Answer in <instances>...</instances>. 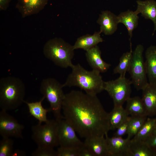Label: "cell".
<instances>
[{"mask_svg":"<svg viewBox=\"0 0 156 156\" xmlns=\"http://www.w3.org/2000/svg\"><path fill=\"white\" fill-rule=\"evenodd\" d=\"M62 110L64 118L82 138L105 136L109 130L108 113L96 95L72 90L65 94Z\"/></svg>","mask_w":156,"mask_h":156,"instance_id":"obj_1","label":"cell"},{"mask_svg":"<svg viewBox=\"0 0 156 156\" xmlns=\"http://www.w3.org/2000/svg\"><path fill=\"white\" fill-rule=\"evenodd\" d=\"M64 87H77L90 95L96 96L104 90V82L100 73L92 70L89 71L80 64L73 65Z\"/></svg>","mask_w":156,"mask_h":156,"instance_id":"obj_2","label":"cell"},{"mask_svg":"<svg viewBox=\"0 0 156 156\" xmlns=\"http://www.w3.org/2000/svg\"><path fill=\"white\" fill-rule=\"evenodd\" d=\"M25 86L19 78L13 76L0 80V107L6 111L15 109L24 102Z\"/></svg>","mask_w":156,"mask_h":156,"instance_id":"obj_3","label":"cell"},{"mask_svg":"<svg viewBox=\"0 0 156 156\" xmlns=\"http://www.w3.org/2000/svg\"><path fill=\"white\" fill-rule=\"evenodd\" d=\"M73 46L60 38H55L47 41L43 48L47 58L56 65L62 68H71L74 55Z\"/></svg>","mask_w":156,"mask_h":156,"instance_id":"obj_4","label":"cell"},{"mask_svg":"<svg viewBox=\"0 0 156 156\" xmlns=\"http://www.w3.org/2000/svg\"><path fill=\"white\" fill-rule=\"evenodd\" d=\"M63 84L55 79L48 78L42 80L40 88L41 93L49 103L50 111L53 113L55 119L57 122L64 118L61 113L65 96L63 91Z\"/></svg>","mask_w":156,"mask_h":156,"instance_id":"obj_5","label":"cell"},{"mask_svg":"<svg viewBox=\"0 0 156 156\" xmlns=\"http://www.w3.org/2000/svg\"><path fill=\"white\" fill-rule=\"evenodd\" d=\"M45 123H38L32 127V138L38 147L54 148L59 146L58 122L55 119L48 120Z\"/></svg>","mask_w":156,"mask_h":156,"instance_id":"obj_6","label":"cell"},{"mask_svg":"<svg viewBox=\"0 0 156 156\" xmlns=\"http://www.w3.org/2000/svg\"><path fill=\"white\" fill-rule=\"evenodd\" d=\"M143 46L138 45L132 52L131 63L128 72L132 83L138 90H142L148 83L145 62L143 53Z\"/></svg>","mask_w":156,"mask_h":156,"instance_id":"obj_7","label":"cell"},{"mask_svg":"<svg viewBox=\"0 0 156 156\" xmlns=\"http://www.w3.org/2000/svg\"><path fill=\"white\" fill-rule=\"evenodd\" d=\"M131 84V81L120 76L114 80L104 82V90L112 99L114 106H122L130 97Z\"/></svg>","mask_w":156,"mask_h":156,"instance_id":"obj_8","label":"cell"},{"mask_svg":"<svg viewBox=\"0 0 156 156\" xmlns=\"http://www.w3.org/2000/svg\"><path fill=\"white\" fill-rule=\"evenodd\" d=\"M58 140L59 146L65 147L81 148L84 146L77 137L73 127L63 118L58 122Z\"/></svg>","mask_w":156,"mask_h":156,"instance_id":"obj_9","label":"cell"},{"mask_svg":"<svg viewBox=\"0 0 156 156\" xmlns=\"http://www.w3.org/2000/svg\"><path fill=\"white\" fill-rule=\"evenodd\" d=\"M23 125L19 123L7 111L1 110L0 112V135L2 138H23Z\"/></svg>","mask_w":156,"mask_h":156,"instance_id":"obj_10","label":"cell"},{"mask_svg":"<svg viewBox=\"0 0 156 156\" xmlns=\"http://www.w3.org/2000/svg\"><path fill=\"white\" fill-rule=\"evenodd\" d=\"M109 156H129L131 139L127 137L105 136Z\"/></svg>","mask_w":156,"mask_h":156,"instance_id":"obj_11","label":"cell"},{"mask_svg":"<svg viewBox=\"0 0 156 156\" xmlns=\"http://www.w3.org/2000/svg\"><path fill=\"white\" fill-rule=\"evenodd\" d=\"M49 0H18L15 8L22 18L36 14L43 10Z\"/></svg>","mask_w":156,"mask_h":156,"instance_id":"obj_12","label":"cell"},{"mask_svg":"<svg viewBox=\"0 0 156 156\" xmlns=\"http://www.w3.org/2000/svg\"><path fill=\"white\" fill-rule=\"evenodd\" d=\"M97 23L100 25V31L107 35L114 34L119 24L117 16L108 10L101 12Z\"/></svg>","mask_w":156,"mask_h":156,"instance_id":"obj_13","label":"cell"},{"mask_svg":"<svg viewBox=\"0 0 156 156\" xmlns=\"http://www.w3.org/2000/svg\"><path fill=\"white\" fill-rule=\"evenodd\" d=\"M87 61L92 70L104 73L109 68L111 65L104 61L101 57V51L97 45L86 51Z\"/></svg>","mask_w":156,"mask_h":156,"instance_id":"obj_14","label":"cell"},{"mask_svg":"<svg viewBox=\"0 0 156 156\" xmlns=\"http://www.w3.org/2000/svg\"><path fill=\"white\" fill-rule=\"evenodd\" d=\"M142 91V99L147 116H156V83L148 82Z\"/></svg>","mask_w":156,"mask_h":156,"instance_id":"obj_15","label":"cell"},{"mask_svg":"<svg viewBox=\"0 0 156 156\" xmlns=\"http://www.w3.org/2000/svg\"><path fill=\"white\" fill-rule=\"evenodd\" d=\"M84 143L91 151L94 156H109L106 139L104 136L85 139Z\"/></svg>","mask_w":156,"mask_h":156,"instance_id":"obj_16","label":"cell"},{"mask_svg":"<svg viewBox=\"0 0 156 156\" xmlns=\"http://www.w3.org/2000/svg\"><path fill=\"white\" fill-rule=\"evenodd\" d=\"M137 8L135 10L138 14H141L145 19L153 22L154 29L153 35L156 31V1L154 0H137Z\"/></svg>","mask_w":156,"mask_h":156,"instance_id":"obj_17","label":"cell"},{"mask_svg":"<svg viewBox=\"0 0 156 156\" xmlns=\"http://www.w3.org/2000/svg\"><path fill=\"white\" fill-rule=\"evenodd\" d=\"M145 62L148 82L156 83V46L151 45L145 53Z\"/></svg>","mask_w":156,"mask_h":156,"instance_id":"obj_18","label":"cell"},{"mask_svg":"<svg viewBox=\"0 0 156 156\" xmlns=\"http://www.w3.org/2000/svg\"><path fill=\"white\" fill-rule=\"evenodd\" d=\"M101 32H95L93 34H89L78 38L73 46L74 50L82 49L86 51L103 42V40L101 36Z\"/></svg>","mask_w":156,"mask_h":156,"instance_id":"obj_19","label":"cell"},{"mask_svg":"<svg viewBox=\"0 0 156 156\" xmlns=\"http://www.w3.org/2000/svg\"><path fill=\"white\" fill-rule=\"evenodd\" d=\"M138 14L135 11L128 10L121 12L117 16L119 23L123 24L126 27L130 41L132 37L133 31L138 25Z\"/></svg>","mask_w":156,"mask_h":156,"instance_id":"obj_20","label":"cell"},{"mask_svg":"<svg viewBox=\"0 0 156 156\" xmlns=\"http://www.w3.org/2000/svg\"><path fill=\"white\" fill-rule=\"evenodd\" d=\"M126 102L125 109L129 116H147L146 109L142 98L138 96L130 97Z\"/></svg>","mask_w":156,"mask_h":156,"instance_id":"obj_21","label":"cell"},{"mask_svg":"<svg viewBox=\"0 0 156 156\" xmlns=\"http://www.w3.org/2000/svg\"><path fill=\"white\" fill-rule=\"evenodd\" d=\"M45 99L43 96L39 101L28 102L24 101L23 102L27 104L30 115L38 120L39 123L40 124L43 122L45 123L48 121L47 114L50 111L49 108H44L42 105V102Z\"/></svg>","mask_w":156,"mask_h":156,"instance_id":"obj_22","label":"cell"},{"mask_svg":"<svg viewBox=\"0 0 156 156\" xmlns=\"http://www.w3.org/2000/svg\"><path fill=\"white\" fill-rule=\"evenodd\" d=\"M129 116L122 106H114L112 110L108 113L109 130L116 129Z\"/></svg>","mask_w":156,"mask_h":156,"instance_id":"obj_23","label":"cell"},{"mask_svg":"<svg viewBox=\"0 0 156 156\" xmlns=\"http://www.w3.org/2000/svg\"><path fill=\"white\" fill-rule=\"evenodd\" d=\"M129 156H156L155 153L144 141L131 139Z\"/></svg>","mask_w":156,"mask_h":156,"instance_id":"obj_24","label":"cell"},{"mask_svg":"<svg viewBox=\"0 0 156 156\" xmlns=\"http://www.w3.org/2000/svg\"><path fill=\"white\" fill-rule=\"evenodd\" d=\"M156 127V117L147 118L137 133L132 138L144 141L151 134Z\"/></svg>","mask_w":156,"mask_h":156,"instance_id":"obj_25","label":"cell"},{"mask_svg":"<svg viewBox=\"0 0 156 156\" xmlns=\"http://www.w3.org/2000/svg\"><path fill=\"white\" fill-rule=\"evenodd\" d=\"M132 50L123 54L119 60L118 65L113 70L115 74H118L122 77H125L126 73L128 71L132 57Z\"/></svg>","mask_w":156,"mask_h":156,"instance_id":"obj_26","label":"cell"},{"mask_svg":"<svg viewBox=\"0 0 156 156\" xmlns=\"http://www.w3.org/2000/svg\"><path fill=\"white\" fill-rule=\"evenodd\" d=\"M147 118V116H130L127 137L131 139L133 138L139 131Z\"/></svg>","mask_w":156,"mask_h":156,"instance_id":"obj_27","label":"cell"},{"mask_svg":"<svg viewBox=\"0 0 156 156\" xmlns=\"http://www.w3.org/2000/svg\"><path fill=\"white\" fill-rule=\"evenodd\" d=\"M14 144V140L11 138H2L0 142V156H12Z\"/></svg>","mask_w":156,"mask_h":156,"instance_id":"obj_28","label":"cell"},{"mask_svg":"<svg viewBox=\"0 0 156 156\" xmlns=\"http://www.w3.org/2000/svg\"><path fill=\"white\" fill-rule=\"evenodd\" d=\"M81 148L60 146L56 151L57 156H80Z\"/></svg>","mask_w":156,"mask_h":156,"instance_id":"obj_29","label":"cell"},{"mask_svg":"<svg viewBox=\"0 0 156 156\" xmlns=\"http://www.w3.org/2000/svg\"><path fill=\"white\" fill-rule=\"evenodd\" d=\"M32 156H57L56 151L54 148L38 147L31 154Z\"/></svg>","mask_w":156,"mask_h":156,"instance_id":"obj_30","label":"cell"},{"mask_svg":"<svg viewBox=\"0 0 156 156\" xmlns=\"http://www.w3.org/2000/svg\"><path fill=\"white\" fill-rule=\"evenodd\" d=\"M130 116L123 122L116 129V131L114 134V136L118 137H122L127 134Z\"/></svg>","mask_w":156,"mask_h":156,"instance_id":"obj_31","label":"cell"},{"mask_svg":"<svg viewBox=\"0 0 156 156\" xmlns=\"http://www.w3.org/2000/svg\"><path fill=\"white\" fill-rule=\"evenodd\" d=\"M144 141L155 153L156 156V127L151 134Z\"/></svg>","mask_w":156,"mask_h":156,"instance_id":"obj_32","label":"cell"},{"mask_svg":"<svg viewBox=\"0 0 156 156\" xmlns=\"http://www.w3.org/2000/svg\"><path fill=\"white\" fill-rule=\"evenodd\" d=\"M80 156H94L91 151L84 144L81 148Z\"/></svg>","mask_w":156,"mask_h":156,"instance_id":"obj_33","label":"cell"},{"mask_svg":"<svg viewBox=\"0 0 156 156\" xmlns=\"http://www.w3.org/2000/svg\"><path fill=\"white\" fill-rule=\"evenodd\" d=\"M12 0H0V10L5 11L8 8L10 3Z\"/></svg>","mask_w":156,"mask_h":156,"instance_id":"obj_34","label":"cell"},{"mask_svg":"<svg viewBox=\"0 0 156 156\" xmlns=\"http://www.w3.org/2000/svg\"><path fill=\"white\" fill-rule=\"evenodd\" d=\"M25 155L24 151L20 150L14 151L12 156H24Z\"/></svg>","mask_w":156,"mask_h":156,"instance_id":"obj_35","label":"cell"},{"mask_svg":"<svg viewBox=\"0 0 156 156\" xmlns=\"http://www.w3.org/2000/svg\"></svg>","mask_w":156,"mask_h":156,"instance_id":"obj_36","label":"cell"}]
</instances>
